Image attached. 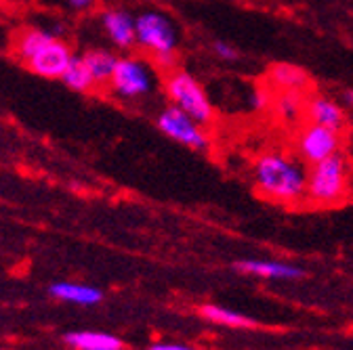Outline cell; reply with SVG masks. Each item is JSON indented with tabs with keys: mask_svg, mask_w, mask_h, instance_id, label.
Here are the masks:
<instances>
[{
	"mask_svg": "<svg viewBox=\"0 0 353 350\" xmlns=\"http://www.w3.org/2000/svg\"><path fill=\"white\" fill-rule=\"evenodd\" d=\"M307 164L294 153L272 149L261 153L252 164V183L261 197L282 206L305 201Z\"/></svg>",
	"mask_w": 353,
	"mask_h": 350,
	"instance_id": "cell-1",
	"label": "cell"
},
{
	"mask_svg": "<svg viewBox=\"0 0 353 350\" xmlns=\"http://www.w3.org/2000/svg\"><path fill=\"white\" fill-rule=\"evenodd\" d=\"M353 195V164L339 151L307 168L305 201L316 208H336Z\"/></svg>",
	"mask_w": 353,
	"mask_h": 350,
	"instance_id": "cell-2",
	"label": "cell"
},
{
	"mask_svg": "<svg viewBox=\"0 0 353 350\" xmlns=\"http://www.w3.org/2000/svg\"><path fill=\"white\" fill-rule=\"evenodd\" d=\"M19 59L42 78H61L72 61L70 47L44 30H28L17 38Z\"/></svg>",
	"mask_w": 353,
	"mask_h": 350,
	"instance_id": "cell-3",
	"label": "cell"
},
{
	"mask_svg": "<svg viewBox=\"0 0 353 350\" xmlns=\"http://www.w3.org/2000/svg\"><path fill=\"white\" fill-rule=\"evenodd\" d=\"M137 45L154 57L160 69H176V47H179V32L172 19L160 11H143L135 17Z\"/></svg>",
	"mask_w": 353,
	"mask_h": 350,
	"instance_id": "cell-4",
	"label": "cell"
},
{
	"mask_svg": "<svg viewBox=\"0 0 353 350\" xmlns=\"http://www.w3.org/2000/svg\"><path fill=\"white\" fill-rule=\"evenodd\" d=\"M164 95L168 97L170 105L183 109L188 116H192L202 126L212 124L214 120V105L200 84L198 78H194L185 69H170L164 78Z\"/></svg>",
	"mask_w": 353,
	"mask_h": 350,
	"instance_id": "cell-5",
	"label": "cell"
},
{
	"mask_svg": "<svg viewBox=\"0 0 353 350\" xmlns=\"http://www.w3.org/2000/svg\"><path fill=\"white\" fill-rule=\"evenodd\" d=\"M110 89L116 97L126 101L143 99L156 89L154 67L137 57H118V63L110 78Z\"/></svg>",
	"mask_w": 353,
	"mask_h": 350,
	"instance_id": "cell-6",
	"label": "cell"
},
{
	"mask_svg": "<svg viewBox=\"0 0 353 350\" xmlns=\"http://www.w3.org/2000/svg\"><path fill=\"white\" fill-rule=\"evenodd\" d=\"M343 151V133L320 124L307 122L299 126L294 137V153L307 164H318L334 153Z\"/></svg>",
	"mask_w": 353,
	"mask_h": 350,
	"instance_id": "cell-7",
	"label": "cell"
},
{
	"mask_svg": "<svg viewBox=\"0 0 353 350\" xmlns=\"http://www.w3.org/2000/svg\"><path fill=\"white\" fill-rule=\"evenodd\" d=\"M156 126L160 128L162 135L194 151H206L210 147V137L206 133V128L174 105H166L156 116Z\"/></svg>",
	"mask_w": 353,
	"mask_h": 350,
	"instance_id": "cell-8",
	"label": "cell"
},
{
	"mask_svg": "<svg viewBox=\"0 0 353 350\" xmlns=\"http://www.w3.org/2000/svg\"><path fill=\"white\" fill-rule=\"evenodd\" d=\"M305 120L312 124H320L332 130H341L347 126V113L339 101L326 95H307Z\"/></svg>",
	"mask_w": 353,
	"mask_h": 350,
	"instance_id": "cell-9",
	"label": "cell"
},
{
	"mask_svg": "<svg viewBox=\"0 0 353 350\" xmlns=\"http://www.w3.org/2000/svg\"><path fill=\"white\" fill-rule=\"evenodd\" d=\"M101 25L108 34V38L122 51H128L137 45L135 34V17L126 9H108L101 15Z\"/></svg>",
	"mask_w": 353,
	"mask_h": 350,
	"instance_id": "cell-10",
	"label": "cell"
},
{
	"mask_svg": "<svg viewBox=\"0 0 353 350\" xmlns=\"http://www.w3.org/2000/svg\"><path fill=\"white\" fill-rule=\"evenodd\" d=\"M268 86L272 91H299L305 93L309 89V76L303 67L294 63H274L265 74Z\"/></svg>",
	"mask_w": 353,
	"mask_h": 350,
	"instance_id": "cell-11",
	"label": "cell"
},
{
	"mask_svg": "<svg viewBox=\"0 0 353 350\" xmlns=\"http://www.w3.org/2000/svg\"><path fill=\"white\" fill-rule=\"evenodd\" d=\"M307 95L299 91H274L272 109L274 116L284 124H301L305 120Z\"/></svg>",
	"mask_w": 353,
	"mask_h": 350,
	"instance_id": "cell-12",
	"label": "cell"
},
{
	"mask_svg": "<svg viewBox=\"0 0 353 350\" xmlns=\"http://www.w3.org/2000/svg\"><path fill=\"white\" fill-rule=\"evenodd\" d=\"M236 269L242 273L265 277V279H301L303 277V271L299 267L286 265V262H276V260H240L236 262Z\"/></svg>",
	"mask_w": 353,
	"mask_h": 350,
	"instance_id": "cell-13",
	"label": "cell"
},
{
	"mask_svg": "<svg viewBox=\"0 0 353 350\" xmlns=\"http://www.w3.org/2000/svg\"><path fill=\"white\" fill-rule=\"evenodd\" d=\"M65 342L76 350H124V344L103 331H72L65 333Z\"/></svg>",
	"mask_w": 353,
	"mask_h": 350,
	"instance_id": "cell-14",
	"label": "cell"
},
{
	"mask_svg": "<svg viewBox=\"0 0 353 350\" xmlns=\"http://www.w3.org/2000/svg\"><path fill=\"white\" fill-rule=\"evenodd\" d=\"M49 292H51V296H55L59 300L82 304V306H93V304L101 302V298H103V294L91 285H78V283H65V281L53 283Z\"/></svg>",
	"mask_w": 353,
	"mask_h": 350,
	"instance_id": "cell-15",
	"label": "cell"
},
{
	"mask_svg": "<svg viewBox=\"0 0 353 350\" xmlns=\"http://www.w3.org/2000/svg\"><path fill=\"white\" fill-rule=\"evenodd\" d=\"M82 59H84V63H86L88 72H91L97 86L110 84V78H112L114 67L118 63V57L114 53H110L105 49H91L88 53L82 55Z\"/></svg>",
	"mask_w": 353,
	"mask_h": 350,
	"instance_id": "cell-16",
	"label": "cell"
},
{
	"mask_svg": "<svg viewBox=\"0 0 353 350\" xmlns=\"http://www.w3.org/2000/svg\"><path fill=\"white\" fill-rule=\"evenodd\" d=\"M61 80H63V84L68 86V89L78 91V93H86V91H91L93 86H97L82 57H72V61L68 63V67H65V72L61 76Z\"/></svg>",
	"mask_w": 353,
	"mask_h": 350,
	"instance_id": "cell-17",
	"label": "cell"
},
{
	"mask_svg": "<svg viewBox=\"0 0 353 350\" xmlns=\"http://www.w3.org/2000/svg\"><path fill=\"white\" fill-rule=\"evenodd\" d=\"M200 315L212 323H219V325H228V327H254V319L250 317H244L236 311H230V309H223V306H216V304H204L200 306Z\"/></svg>",
	"mask_w": 353,
	"mask_h": 350,
	"instance_id": "cell-18",
	"label": "cell"
},
{
	"mask_svg": "<svg viewBox=\"0 0 353 350\" xmlns=\"http://www.w3.org/2000/svg\"><path fill=\"white\" fill-rule=\"evenodd\" d=\"M272 99H274V91L270 89V86H259V89L252 91V107L263 111V109H268L272 107Z\"/></svg>",
	"mask_w": 353,
	"mask_h": 350,
	"instance_id": "cell-19",
	"label": "cell"
},
{
	"mask_svg": "<svg viewBox=\"0 0 353 350\" xmlns=\"http://www.w3.org/2000/svg\"><path fill=\"white\" fill-rule=\"evenodd\" d=\"M212 51L219 59H223V61H236L240 57L236 47H232L230 42H223V40H216L212 45Z\"/></svg>",
	"mask_w": 353,
	"mask_h": 350,
	"instance_id": "cell-20",
	"label": "cell"
},
{
	"mask_svg": "<svg viewBox=\"0 0 353 350\" xmlns=\"http://www.w3.org/2000/svg\"><path fill=\"white\" fill-rule=\"evenodd\" d=\"M150 350H198V348L183 346V344H154L150 346Z\"/></svg>",
	"mask_w": 353,
	"mask_h": 350,
	"instance_id": "cell-21",
	"label": "cell"
},
{
	"mask_svg": "<svg viewBox=\"0 0 353 350\" xmlns=\"http://www.w3.org/2000/svg\"><path fill=\"white\" fill-rule=\"evenodd\" d=\"M341 105H347V107H351L353 109V89H347V91H343L341 93Z\"/></svg>",
	"mask_w": 353,
	"mask_h": 350,
	"instance_id": "cell-22",
	"label": "cell"
},
{
	"mask_svg": "<svg viewBox=\"0 0 353 350\" xmlns=\"http://www.w3.org/2000/svg\"><path fill=\"white\" fill-rule=\"evenodd\" d=\"M68 5L72 9H86V7L93 5V0H68Z\"/></svg>",
	"mask_w": 353,
	"mask_h": 350,
	"instance_id": "cell-23",
	"label": "cell"
}]
</instances>
